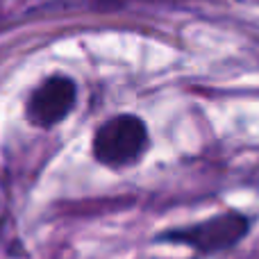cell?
<instances>
[{"mask_svg":"<svg viewBox=\"0 0 259 259\" xmlns=\"http://www.w3.org/2000/svg\"><path fill=\"white\" fill-rule=\"evenodd\" d=\"M148 146V130L141 118L132 114L109 118L94 137V157L105 166L121 168L141 157Z\"/></svg>","mask_w":259,"mask_h":259,"instance_id":"1","label":"cell"},{"mask_svg":"<svg viewBox=\"0 0 259 259\" xmlns=\"http://www.w3.org/2000/svg\"><path fill=\"white\" fill-rule=\"evenodd\" d=\"M248 219L237 211H228V214L214 216L209 221L196 223L191 228L184 230H173V232L161 234L159 239L173 243H184L189 248H196L202 252H216L232 248L248 234Z\"/></svg>","mask_w":259,"mask_h":259,"instance_id":"2","label":"cell"},{"mask_svg":"<svg viewBox=\"0 0 259 259\" xmlns=\"http://www.w3.org/2000/svg\"><path fill=\"white\" fill-rule=\"evenodd\" d=\"M75 105V84L64 75L48 77L32 94L27 103V118L39 127H53L66 118Z\"/></svg>","mask_w":259,"mask_h":259,"instance_id":"3","label":"cell"}]
</instances>
